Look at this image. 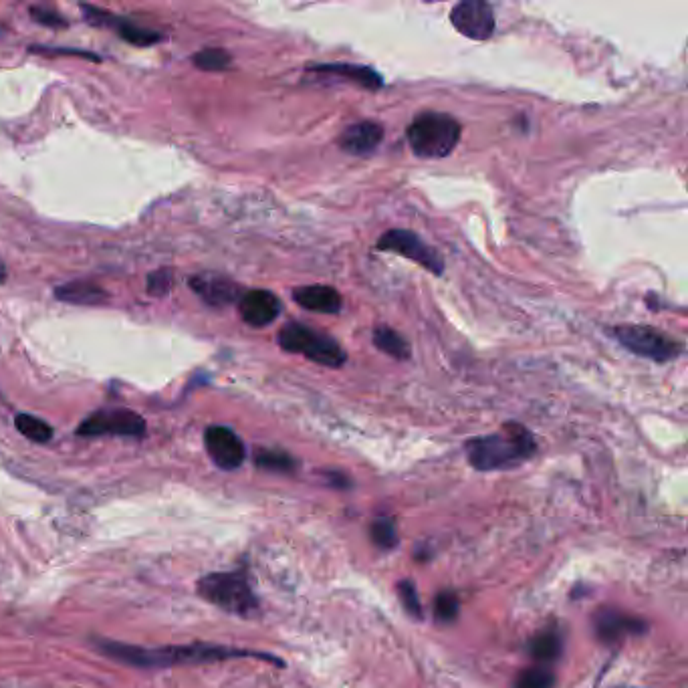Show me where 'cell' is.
Returning <instances> with one entry per match:
<instances>
[{
    "mask_svg": "<svg viewBox=\"0 0 688 688\" xmlns=\"http://www.w3.org/2000/svg\"><path fill=\"white\" fill-rule=\"evenodd\" d=\"M97 648L113 660H120L124 664H132L138 668H166V666H176V664L216 662V660L241 658V656H257V658L279 662L273 656L247 652V650H235V648H224V646H208V644L138 648V646H126V644H116V642H97Z\"/></svg>",
    "mask_w": 688,
    "mask_h": 688,
    "instance_id": "cell-1",
    "label": "cell"
},
{
    "mask_svg": "<svg viewBox=\"0 0 688 688\" xmlns=\"http://www.w3.org/2000/svg\"><path fill=\"white\" fill-rule=\"evenodd\" d=\"M450 21L458 33L473 41H487L497 27L491 5L479 3V0H467V3L456 5L450 13Z\"/></svg>",
    "mask_w": 688,
    "mask_h": 688,
    "instance_id": "cell-10",
    "label": "cell"
},
{
    "mask_svg": "<svg viewBox=\"0 0 688 688\" xmlns=\"http://www.w3.org/2000/svg\"><path fill=\"white\" fill-rule=\"evenodd\" d=\"M257 467L273 473H293L297 469L295 458L283 450H259L255 456Z\"/></svg>",
    "mask_w": 688,
    "mask_h": 688,
    "instance_id": "cell-21",
    "label": "cell"
},
{
    "mask_svg": "<svg viewBox=\"0 0 688 688\" xmlns=\"http://www.w3.org/2000/svg\"><path fill=\"white\" fill-rule=\"evenodd\" d=\"M596 634L602 642L614 644L624 640L626 636H638L646 630L644 620L628 616L618 610H602L596 616Z\"/></svg>",
    "mask_w": 688,
    "mask_h": 688,
    "instance_id": "cell-13",
    "label": "cell"
},
{
    "mask_svg": "<svg viewBox=\"0 0 688 688\" xmlns=\"http://www.w3.org/2000/svg\"><path fill=\"white\" fill-rule=\"evenodd\" d=\"M190 287L212 307L231 305L243 297V291L235 281L220 275H196L190 279Z\"/></svg>",
    "mask_w": 688,
    "mask_h": 688,
    "instance_id": "cell-12",
    "label": "cell"
},
{
    "mask_svg": "<svg viewBox=\"0 0 688 688\" xmlns=\"http://www.w3.org/2000/svg\"><path fill=\"white\" fill-rule=\"evenodd\" d=\"M279 346L285 352L301 354L307 360L325 368H341L348 360L346 352H343V348L333 337L295 321L281 327Z\"/></svg>",
    "mask_w": 688,
    "mask_h": 688,
    "instance_id": "cell-5",
    "label": "cell"
},
{
    "mask_svg": "<svg viewBox=\"0 0 688 688\" xmlns=\"http://www.w3.org/2000/svg\"><path fill=\"white\" fill-rule=\"evenodd\" d=\"M372 539L382 549H394L398 545V529L394 519L380 517L372 525Z\"/></svg>",
    "mask_w": 688,
    "mask_h": 688,
    "instance_id": "cell-25",
    "label": "cell"
},
{
    "mask_svg": "<svg viewBox=\"0 0 688 688\" xmlns=\"http://www.w3.org/2000/svg\"><path fill=\"white\" fill-rule=\"evenodd\" d=\"M196 592L202 600L228 614L251 616L259 606L249 578L243 571L208 573V576L198 582Z\"/></svg>",
    "mask_w": 688,
    "mask_h": 688,
    "instance_id": "cell-4",
    "label": "cell"
},
{
    "mask_svg": "<svg viewBox=\"0 0 688 688\" xmlns=\"http://www.w3.org/2000/svg\"><path fill=\"white\" fill-rule=\"evenodd\" d=\"M384 140V130L376 122H360L350 126L339 138V148L352 156H370Z\"/></svg>",
    "mask_w": 688,
    "mask_h": 688,
    "instance_id": "cell-14",
    "label": "cell"
},
{
    "mask_svg": "<svg viewBox=\"0 0 688 688\" xmlns=\"http://www.w3.org/2000/svg\"><path fill=\"white\" fill-rule=\"evenodd\" d=\"M15 426L25 438H29L37 444H45L53 438V428L45 420L31 416V414H19L15 418Z\"/></svg>",
    "mask_w": 688,
    "mask_h": 688,
    "instance_id": "cell-20",
    "label": "cell"
},
{
    "mask_svg": "<svg viewBox=\"0 0 688 688\" xmlns=\"http://www.w3.org/2000/svg\"><path fill=\"white\" fill-rule=\"evenodd\" d=\"M535 450L533 434L517 422H507L499 432L467 442L469 463L477 471L513 469L529 461Z\"/></svg>",
    "mask_w": 688,
    "mask_h": 688,
    "instance_id": "cell-2",
    "label": "cell"
},
{
    "mask_svg": "<svg viewBox=\"0 0 688 688\" xmlns=\"http://www.w3.org/2000/svg\"><path fill=\"white\" fill-rule=\"evenodd\" d=\"M146 432V422L140 414L132 410H101L85 418L77 434L79 436H142Z\"/></svg>",
    "mask_w": 688,
    "mask_h": 688,
    "instance_id": "cell-8",
    "label": "cell"
},
{
    "mask_svg": "<svg viewBox=\"0 0 688 688\" xmlns=\"http://www.w3.org/2000/svg\"><path fill=\"white\" fill-rule=\"evenodd\" d=\"M293 299L295 303H299L303 309L307 311H315V313H339L343 299L337 293V289L327 287V285H307V287H299L293 291Z\"/></svg>",
    "mask_w": 688,
    "mask_h": 688,
    "instance_id": "cell-16",
    "label": "cell"
},
{
    "mask_svg": "<svg viewBox=\"0 0 688 688\" xmlns=\"http://www.w3.org/2000/svg\"><path fill=\"white\" fill-rule=\"evenodd\" d=\"M307 71L311 73H323V75H337V77H343V79H348L350 83H356L358 87L362 89H368V91H378L384 81L382 77L366 67V65H350V63H321V65H309Z\"/></svg>",
    "mask_w": 688,
    "mask_h": 688,
    "instance_id": "cell-15",
    "label": "cell"
},
{
    "mask_svg": "<svg viewBox=\"0 0 688 688\" xmlns=\"http://www.w3.org/2000/svg\"><path fill=\"white\" fill-rule=\"evenodd\" d=\"M204 446L212 463L222 471H235L245 463V444L231 428L208 426L204 432Z\"/></svg>",
    "mask_w": 688,
    "mask_h": 688,
    "instance_id": "cell-9",
    "label": "cell"
},
{
    "mask_svg": "<svg viewBox=\"0 0 688 688\" xmlns=\"http://www.w3.org/2000/svg\"><path fill=\"white\" fill-rule=\"evenodd\" d=\"M458 612H461V602L452 594V592H442L436 602H434V616L438 622L448 624L452 620L458 618Z\"/></svg>",
    "mask_w": 688,
    "mask_h": 688,
    "instance_id": "cell-26",
    "label": "cell"
},
{
    "mask_svg": "<svg viewBox=\"0 0 688 688\" xmlns=\"http://www.w3.org/2000/svg\"><path fill=\"white\" fill-rule=\"evenodd\" d=\"M194 65L202 71H224L231 67V55H228L224 49H218V47H208V49H202L200 53H196L192 57Z\"/></svg>",
    "mask_w": 688,
    "mask_h": 688,
    "instance_id": "cell-22",
    "label": "cell"
},
{
    "mask_svg": "<svg viewBox=\"0 0 688 688\" xmlns=\"http://www.w3.org/2000/svg\"><path fill=\"white\" fill-rule=\"evenodd\" d=\"M398 596H400L404 608L408 610V614H412V616H416L420 620L422 618V604H420L416 586L412 582H408V580L400 582L398 584Z\"/></svg>",
    "mask_w": 688,
    "mask_h": 688,
    "instance_id": "cell-27",
    "label": "cell"
},
{
    "mask_svg": "<svg viewBox=\"0 0 688 688\" xmlns=\"http://www.w3.org/2000/svg\"><path fill=\"white\" fill-rule=\"evenodd\" d=\"M612 333L626 350L654 362H670L682 354V346L672 337L646 325H620Z\"/></svg>",
    "mask_w": 688,
    "mask_h": 688,
    "instance_id": "cell-6",
    "label": "cell"
},
{
    "mask_svg": "<svg viewBox=\"0 0 688 688\" xmlns=\"http://www.w3.org/2000/svg\"><path fill=\"white\" fill-rule=\"evenodd\" d=\"M33 19L45 27H65V19L61 15H57L55 11H49V9H33L31 11Z\"/></svg>",
    "mask_w": 688,
    "mask_h": 688,
    "instance_id": "cell-29",
    "label": "cell"
},
{
    "mask_svg": "<svg viewBox=\"0 0 688 688\" xmlns=\"http://www.w3.org/2000/svg\"><path fill=\"white\" fill-rule=\"evenodd\" d=\"M239 313L245 323L253 327H265L281 315V301L271 291L253 289L243 293L239 301Z\"/></svg>",
    "mask_w": 688,
    "mask_h": 688,
    "instance_id": "cell-11",
    "label": "cell"
},
{
    "mask_svg": "<svg viewBox=\"0 0 688 688\" xmlns=\"http://www.w3.org/2000/svg\"><path fill=\"white\" fill-rule=\"evenodd\" d=\"M463 128L448 113L426 111L408 126L406 138L418 158H446L461 140Z\"/></svg>",
    "mask_w": 688,
    "mask_h": 688,
    "instance_id": "cell-3",
    "label": "cell"
},
{
    "mask_svg": "<svg viewBox=\"0 0 688 688\" xmlns=\"http://www.w3.org/2000/svg\"><path fill=\"white\" fill-rule=\"evenodd\" d=\"M378 249L402 255L408 261L418 263L420 267H424L426 271H430L436 277H440L444 273L442 255L436 249H432L430 245H426L412 231H402V228H396V231H388L384 237H380Z\"/></svg>",
    "mask_w": 688,
    "mask_h": 688,
    "instance_id": "cell-7",
    "label": "cell"
},
{
    "mask_svg": "<svg viewBox=\"0 0 688 688\" xmlns=\"http://www.w3.org/2000/svg\"><path fill=\"white\" fill-rule=\"evenodd\" d=\"M374 343L380 352L388 354L394 360H408L412 354L410 343L398 331L384 325L374 331Z\"/></svg>",
    "mask_w": 688,
    "mask_h": 688,
    "instance_id": "cell-18",
    "label": "cell"
},
{
    "mask_svg": "<svg viewBox=\"0 0 688 688\" xmlns=\"http://www.w3.org/2000/svg\"><path fill=\"white\" fill-rule=\"evenodd\" d=\"M557 682L555 674L549 672L547 668H529V670H523L517 680H515V686L513 688H553Z\"/></svg>",
    "mask_w": 688,
    "mask_h": 688,
    "instance_id": "cell-24",
    "label": "cell"
},
{
    "mask_svg": "<svg viewBox=\"0 0 688 688\" xmlns=\"http://www.w3.org/2000/svg\"><path fill=\"white\" fill-rule=\"evenodd\" d=\"M561 636L557 630L549 628V630H543L539 632L531 644H529V652L531 656L537 660V662H543V664H549V662H555L559 656H561Z\"/></svg>",
    "mask_w": 688,
    "mask_h": 688,
    "instance_id": "cell-19",
    "label": "cell"
},
{
    "mask_svg": "<svg viewBox=\"0 0 688 688\" xmlns=\"http://www.w3.org/2000/svg\"><path fill=\"white\" fill-rule=\"evenodd\" d=\"M57 299L73 303V305H99L105 301V291L89 281H73L67 285H61L55 291Z\"/></svg>",
    "mask_w": 688,
    "mask_h": 688,
    "instance_id": "cell-17",
    "label": "cell"
},
{
    "mask_svg": "<svg viewBox=\"0 0 688 688\" xmlns=\"http://www.w3.org/2000/svg\"><path fill=\"white\" fill-rule=\"evenodd\" d=\"M116 27H118V35L124 41L136 45V47H148V45H154V43H158L162 39L160 33L150 31V29H142V27H138L134 23H128V21H120L118 19Z\"/></svg>",
    "mask_w": 688,
    "mask_h": 688,
    "instance_id": "cell-23",
    "label": "cell"
},
{
    "mask_svg": "<svg viewBox=\"0 0 688 688\" xmlns=\"http://www.w3.org/2000/svg\"><path fill=\"white\" fill-rule=\"evenodd\" d=\"M170 287H172V273L168 269L156 271L148 277V293L152 295H166Z\"/></svg>",
    "mask_w": 688,
    "mask_h": 688,
    "instance_id": "cell-28",
    "label": "cell"
}]
</instances>
